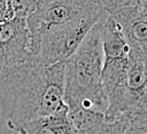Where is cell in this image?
I'll list each match as a JSON object with an SVG mask.
<instances>
[{"label":"cell","instance_id":"obj_1","mask_svg":"<svg viewBox=\"0 0 147 134\" xmlns=\"http://www.w3.org/2000/svg\"><path fill=\"white\" fill-rule=\"evenodd\" d=\"M64 62L53 65L32 61L0 73V110L10 129L33 119L49 116L63 103Z\"/></svg>","mask_w":147,"mask_h":134},{"label":"cell","instance_id":"obj_2","mask_svg":"<svg viewBox=\"0 0 147 134\" xmlns=\"http://www.w3.org/2000/svg\"><path fill=\"white\" fill-rule=\"evenodd\" d=\"M102 62L103 52L98 21L64 62L63 103L68 110L90 109L106 112Z\"/></svg>","mask_w":147,"mask_h":134},{"label":"cell","instance_id":"obj_3","mask_svg":"<svg viewBox=\"0 0 147 134\" xmlns=\"http://www.w3.org/2000/svg\"><path fill=\"white\" fill-rule=\"evenodd\" d=\"M101 16L85 17L48 28L31 37L30 52L32 54V62L41 65L65 62Z\"/></svg>","mask_w":147,"mask_h":134},{"label":"cell","instance_id":"obj_4","mask_svg":"<svg viewBox=\"0 0 147 134\" xmlns=\"http://www.w3.org/2000/svg\"><path fill=\"white\" fill-rule=\"evenodd\" d=\"M99 0H38L36 9L26 18L30 38L41 31L85 17L100 16Z\"/></svg>","mask_w":147,"mask_h":134},{"label":"cell","instance_id":"obj_5","mask_svg":"<svg viewBox=\"0 0 147 134\" xmlns=\"http://www.w3.org/2000/svg\"><path fill=\"white\" fill-rule=\"evenodd\" d=\"M131 50L147 53V0H99Z\"/></svg>","mask_w":147,"mask_h":134},{"label":"cell","instance_id":"obj_6","mask_svg":"<svg viewBox=\"0 0 147 134\" xmlns=\"http://www.w3.org/2000/svg\"><path fill=\"white\" fill-rule=\"evenodd\" d=\"M32 61L26 18L11 17L0 23V73Z\"/></svg>","mask_w":147,"mask_h":134},{"label":"cell","instance_id":"obj_7","mask_svg":"<svg viewBox=\"0 0 147 134\" xmlns=\"http://www.w3.org/2000/svg\"><path fill=\"white\" fill-rule=\"evenodd\" d=\"M74 134H122L126 126L119 121H110L105 112L90 109L68 110Z\"/></svg>","mask_w":147,"mask_h":134},{"label":"cell","instance_id":"obj_8","mask_svg":"<svg viewBox=\"0 0 147 134\" xmlns=\"http://www.w3.org/2000/svg\"><path fill=\"white\" fill-rule=\"evenodd\" d=\"M13 131L18 134H74L65 105L49 116L28 121Z\"/></svg>","mask_w":147,"mask_h":134},{"label":"cell","instance_id":"obj_9","mask_svg":"<svg viewBox=\"0 0 147 134\" xmlns=\"http://www.w3.org/2000/svg\"><path fill=\"white\" fill-rule=\"evenodd\" d=\"M122 134H147V116L131 121Z\"/></svg>","mask_w":147,"mask_h":134}]
</instances>
